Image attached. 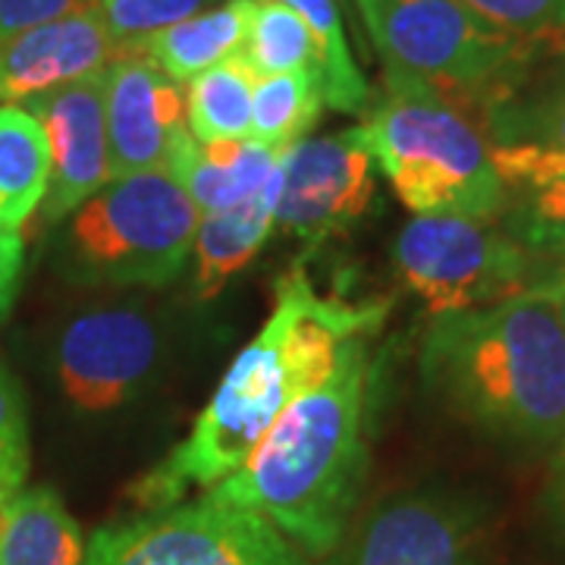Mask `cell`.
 Instances as JSON below:
<instances>
[{"mask_svg":"<svg viewBox=\"0 0 565 565\" xmlns=\"http://www.w3.org/2000/svg\"><path fill=\"white\" fill-rule=\"evenodd\" d=\"M537 289L553 302L556 315H559V323L565 327V258L553 264V270L546 274L544 280H537Z\"/></svg>","mask_w":565,"mask_h":565,"instance_id":"cell-33","label":"cell"},{"mask_svg":"<svg viewBox=\"0 0 565 565\" xmlns=\"http://www.w3.org/2000/svg\"><path fill=\"white\" fill-rule=\"evenodd\" d=\"M161 355V333L136 308L73 318L54 349L63 396L79 412H110L139 393Z\"/></svg>","mask_w":565,"mask_h":565,"instance_id":"cell-10","label":"cell"},{"mask_svg":"<svg viewBox=\"0 0 565 565\" xmlns=\"http://www.w3.org/2000/svg\"><path fill=\"white\" fill-rule=\"evenodd\" d=\"M484 512L446 490H408L367 512L330 565H484Z\"/></svg>","mask_w":565,"mask_h":565,"instance_id":"cell-9","label":"cell"},{"mask_svg":"<svg viewBox=\"0 0 565 565\" xmlns=\"http://www.w3.org/2000/svg\"><path fill=\"white\" fill-rule=\"evenodd\" d=\"M22 262H25V248H22L20 230L0 226V321L13 311V302H17Z\"/></svg>","mask_w":565,"mask_h":565,"instance_id":"cell-30","label":"cell"},{"mask_svg":"<svg viewBox=\"0 0 565 565\" xmlns=\"http://www.w3.org/2000/svg\"><path fill=\"white\" fill-rule=\"evenodd\" d=\"M102 76L73 82L22 104L44 126L51 148V180L39 207V217L47 226L70 217L114 180Z\"/></svg>","mask_w":565,"mask_h":565,"instance_id":"cell-12","label":"cell"},{"mask_svg":"<svg viewBox=\"0 0 565 565\" xmlns=\"http://www.w3.org/2000/svg\"><path fill=\"white\" fill-rule=\"evenodd\" d=\"M384 315V302L352 305L321 296L302 267L282 274L258 337L226 367L189 437L136 481L132 500L154 512L239 471L286 405L330 374L345 340L377 333Z\"/></svg>","mask_w":565,"mask_h":565,"instance_id":"cell-1","label":"cell"},{"mask_svg":"<svg viewBox=\"0 0 565 565\" xmlns=\"http://www.w3.org/2000/svg\"><path fill=\"white\" fill-rule=\"evenodd\" d=\"M282 154L286 151L280 148H270L255 139L202 145L185 129L170 148L167 173L185 189L199 214H217L262 192L270 177L280 170Z\"/></svg>","mask_w":565,"mask_h":565,"instance_id":"cell-16","label":"cell"},{"mask_svg":"<svg viewBox=\"0 0 565 565\" xmlns=\"http://www.w3.org/2000/svg\"><path fill=\"white\" fill-rule=\"evenodd\" d=\"M484 120L490 145H541L565 151V82L537 102L493 104Z\"/></svg>","mask_w":565,"mask_h":565,"instance_id":"cell-25","label":"cell"},{"mask_svg":"<svg viewBox=\"0 0 565 565\" xmlns=\"http://www.w3.org/2000/svg\"><path fill=\"white\" fill-rule=\"evenodd\" d=\"M422 377L462 422L512 444L553 446L565 430V327L534 286L478 311L437 315Z\"/></svg>","mask_w":565,"mask_h":565,"instance_id":"cell-3","label":"cell"},{"mask_svg":"<svg viewBox=\"0 0 565 565\" xmlns=\"http://www.w3.org/2000/svg\"><path fill=\"white\" fill-rule=\"evenodd\" d=\"M239 57L258 79L299 70L321 73V57L311 29L292 7L280 0H248V29Z\"/></svg>","mask_w":565,"mask_h":565,"instance_id":"cell-23","label":"cell"},{"mask_svg":"<svg viewBox=\"0 0 565 565\" xmlns=\"http://www.w3.org/2000/svg\"><path fill=\"white\" fill-rule=\"evenodd\" d=\"M117 57L98 7H82L0 41V102L25 104L73 82L95 79Z\"/></svg>","mask_w":565,"mask_h":565,"instance_id":"cell-14","label":"cell"},{"mask_svg":"<svg viewBox=\"0 0 565 565\" xmlns=\"http://www.w3.org/2000/svg\"><path fill=\"white\" fill-rule=\"evenodd\" d=\"M207 3L211 0H95L110 39L117 41V54L136 51L154 32L207 10Z\"/></svg>","mask_w":565,"mask_h":565,"instance_id":"cell-27","label":"cell"},{"mask_svg":"<svg viewBox=\"0 0 565 565\" xmlns=\"http://www.w3.org/2000/svg\"><path fill=\"white\" fill-rule=\"evenodd\" d=\"M85 565H311L299 546L258 512L195 503L145 512L92 534Z\"/></svg>","mask_w":565,"mask_h":565,"instance_id":"cell-8","label":"cell"},{"mask_svg":"<svg viewBox=\"0 0 565 565\" xmlns=\"http://www.w3.org/2000/svg\"><path fill=\"white\" fill-rule=\"evenodd\" d=\"M487 25L531 47L565 51V0H462Z\"/></svg>","mask_w":565,"mask_h":565,"instance_id":"cell-26","label":"cell"},{"mask_svg":"<svg viewBox=\"0 0 565 565\" xmlns=\"http://www.w3.org/2000/svg\"><path fill=\"white\" fill-rule=\"evenodd\" d=\"M282 163L270 177L262 192L245 199L236 207H226L217 214H202L199 233L192 243L195 255V296L207 302L217 299L221 289L230 282L236 270L252 262L267 236L277 226V204H280Z\"/></svg>","mask_w":565,"mask_h":565,"instance_id":"cell-17","label":"cell"},{"mask_svg":"<svg viewBox=\"0 0 565 565\" xmlns=\"http://www.w3.org/2000/svg\"><path fill=\"white\" fill-rule=\"evenodd\" d=\"M280 3L292 7L315 35L327 104L343 110V114H364L367 82H364L362 70L352 57L337 0H280Z\"/></svg>","mask_w":565,"mask_h":565,"instance_id":"cell-24","label":"cell"},{"mask_svg":"<svg viewBox=\"0 0 565 565\" xmlns=\"http://www.w3.org/2000/svg\"><path fill=\"white\" fill-rule=\"evenodd\" d=\"M104 117L110 173L167 170L173 141L189 129L180 85L141 54H117L104 70Z\"/></svg>","mask_w":565,"mask_h":565,"instance_id":"cell-13","label":"cell"},{"mask_svg":"<svg viewBox=\"0 0 565 565\" xmlns=\"http://www.w3.org/2000/svg\"><path fill=\"white\" fill-rule=\"evenodd\" d=\"M255 82L258 76L248 70V63L239 54L185 82L182 98H185V122L192 139L202 145L248 139Z\"/></svg>","mask_w":565,"mask_h":565,"instance_id":"cell-21","label":"cell"},{"mask_svg":"<svg viewBox=\"0 0 565 565\" xmlns=\"http://www.w3.org/2000/svg\"><path fill=\"white\" fill-rule=\"evenodd\" d=\"M25 471H29V465H7V468H0V534H3V527L10 522V512H13L17 500H20V493L25 490Z\"/></svg>","mask_w":565,"mask_h":565,"instance_id":"cell-32","label":"cell"},{"mask_svg":"<svg viewBox=\"0 0 565 565\" xmlns=\"http://www.w3.org/2000/svg\"><path fill=\"white\" fill-rule=\"evenodd\" d=\"M0 565H85L79 522L51 487H29L0 534Z\"/></svg>","mask_w":565,"mask_h":565,"instance_id":"cell-20","label":"cell"},{"mask_svg":"<svg viewBox=\"0 0 565 565\" xmlns=\"http://www.w3.org/2000/svg\"><path fill=\"white\" fill-rule=\"evenodd\" d=\"M359 132L415 217L497 221L503 214L505 189L481 122L434 85L384 70V95Z\"/></svg>","mask_w":565,"mask_h":565,"instance_id":"cell-4","label":"cell"},{"mask_svg":"<svg viewBox=\"0 0 565 565\" xmlns=\"http://www.w3.org/2000/svg\"><path fill=\"white\" fill-rule=\"evenodd\" d=\"M393 264L427 311H478L534 289V255L503 226L456 214L412 217L393 245Z\"/></svg>","mask_w":565,"mask_h":565,"instance_id":"cell-7","label":"cell"},{"mask_svg":"<svg viewBox=\"0 0 565 565\" xmlns=\"http://www.w3.org/2000/svg\"><path fill=\"white\" fill-rule=\"evenodd\" d=\"M323 82L318 70H299L282 76H264L252 92V129L248 139L289 151L305 132L321 120Z\"/></svg>","mask_w":565,"mask_h":565,"instance_id":"cell-22","label":"cell"},{"mask_svg":"<svg viewBox=\"0 0 565 565\" xmlns=\"http://www.w3.org/2000/svg\"><path fill=\"white\" fill-rule=\"evenodd\" d=\"M544 512L553 522V527L565 534V430L563 437L553 444V456H550V475H546L544 487Z\"/></svg>","mask_w":565,"mask_h":565,"instance_id":"cell-31","label":"cell"},{"mask_svg":"<svg viewBox=\"0 0 565 565\" xmlns=\"http://www.w3.org/2000/svg\"><path fill=\"white\" fill-rule=\"evenodd\" d=\"M384 70L408 73L446 98L484 104V114L512 95L531 44L475 17L462 0H355Z\"/></svg>","mask_w":565,"mask_h":565,"instance_id":"cell-6","label":"cell"},{"mask_svg":"<svg viewBox=\"0 0 565 565\" xmlns=\"http://www.w3.org/2000/svg\"><path fill=\"white\" fill-rule=\"evenodd\" d=\"M377 195L374 158L359 126L337 136L296 141L282 154L277 226L321 243L362 221Z\"/></svg>","mask_w":565,"mask_h":565,"instance_id":"cell-11","label":"cell"},{"mask_svg":"<svg viewBox=\"0 0 565 565\" xmlns=\"http://www.w3.org/2000/svg\"><path fill=\"white\" fill-rule=\"evenodd\" d=\"M199 221L167 170L114 177L70 214L63 274L85 286H163L189 262Z\"/></svg>","mask_w":565,"mask_h":565,"instance_id":"cell-5","label":"cell"},{"mask_svg":"<svg viewBox=\"0 0 565 565\" xmlns=\"http://www.w3.org/2000/svg\"><path fill=\"white\" fill-rule=\"evenodd\" d=\"M82 7H95V0H0V41Z\"/></svg>","mask_w":565,"mask_h":565,"instance_id":"cell-29","label":"cell"},{"mask_svg":"<svg viewBox=\"0 0 565 565\" xmlns=\"http://www.w3.org/2000/svg\"><path fill=\"white\" fill-rule=\"evenodd\" d=\"M51 180L47 136L22 104H0V226L22 230Z\"/></svg>","mask_w":565,"mask_h":565,"instance_id":"cell-19","label":"cell"},{"mask_svg":"<svg viewBox=\"0 0 565 565\" xmlns=\"http://www.w3.org/2000/svg\"><path fill=\"white\" fill-rule=\"evenodd\" d=\"M245 29H248V0H226L223 7H207L189 20L154 32L132 54L148 57L177 85H185L189 79L202 76L204 70L236 57L243 51Z\"/></svg>","mask_w":565,"mask_h":565,"instance_id":"cell-18","label":"cell"},{"mask_svg":"<svg viewBox=\"0 0 565 565\" xmlns=\"http://www.w3.org/2000/svg\"><path fill=\"white\" fill-rule=\"evenodd\" d=\"M505 189L503 230L537 258H565V151L490 145Z\"/></svg>","mask_w":565,"mask_h":565,"instance_id":"cell-15","label":"cell"},{"mask_svg":"<svg viewBox=\"0 0 565 565\" xmlns=\"http://www.w3.org/2000/svg\"><path fill=\"white\" fill-rule=\"evenodd\" d=\"M29 465V430L20 384L0 367V468Z\"/></svg>","mask_w":565,"mask_h":565,"instance_id":"cell-28","label":"cell"},{"mask_svg":"<svg viewBox=\"0 0 565 565\" xmlns=\"http://www.w3.org/2000/svg\"><path fill=\"white\" fill-rule=\"evenodd\" d=\"M371 333L345 340L321 384L286 405L248 462L204 490L267 519L308 559L343 544L367 471Z\"/></svg>","mask_w":565,"mask_h":565,"instance_id":"cell-2","label":"cell"}]
</instances>
